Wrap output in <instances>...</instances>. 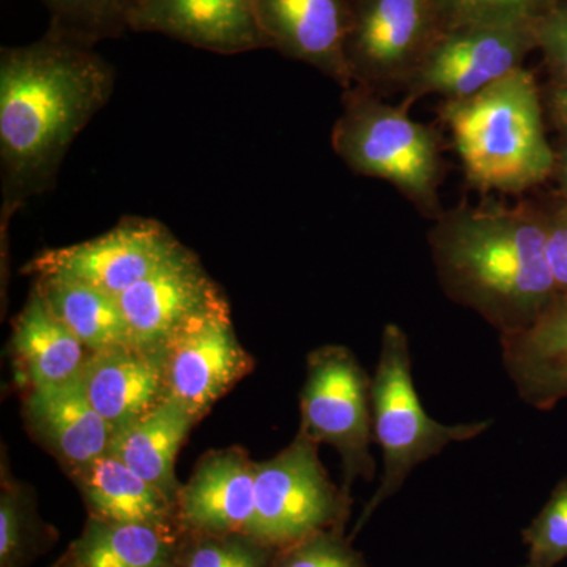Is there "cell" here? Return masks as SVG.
Returning a JSON list of instances; mask_svg holds the SVG:
<instances>
[{"label":"cell","mask_w":567,"mask_h":567,"mask_svg":"<svg viewBox=\"0 0 567 567\" xmlns=\"http://www.w3.org/2000/svg\"><path fill=\"white\" fill-rule=\"evenodd\" d=\"M162 354L164 394L196 420L248 375L254 365L235 334L227 303L182 328L163 346Z\"/></svg>","instance_id":"8fae6325"},{"label":"cell","mask_w":567,"mask_h":567,"mask_svg":"<svg viewBox=\"0 0 567 567\" xmlns=\"http://www.w3.org/2000/svg\"><path fill=\"white\" fill-rule=\"evenodd\" d=\"M33 434L59 457L71 476L110 451L111 425L89 402L81 380L33 388L24 402Z\"/></svg>","instance_id":"ac0fdd59"},{"label":"cell","mask_w":567,"mask_h":567,"mask_svg":"<svg viewBox=\"0 0 567 567\" xmlns=\"http://www.w3.org/2000/svg\"><path fill=\"white\" fill-rule=\"evenodd\" d=\"M52 532L40 524L20 488L6 486L0 496V567H24L52 544Z\"/></svg>","instance_id":"d4e9b609"},{"label":"cell","mask_w":567,"mask_h":567,"mask_svg":"<svg viewBox=\"0 0 567 567\" xmlns=\"http://www.w3.org/2000/svg\"><path fill=\"white\" fill-rule=\"evenodd\" d=\"M33 289L89 352L134 346L125 315L114 295L62 276H39Z\"/></svg>","instance_id":"7402d4cb"},{"label":"cell","mask_w":567,"mask_h":567,"mask_svg":"<svg viewBox=\"0 0 567 567\" xmlns=\"http://www.w3.org/2000/svg\"><path fill=\"white\" fill-rule=\"evenodd\" d=\"M182 536L89 517L66 557L73 567H174Z\"/></svg>","instance_id":"603a6c76"},{"label":"cell","mask_w":567,"mask_h":567,"mask_svg":"<svg viewBox=\"0 0 567 567\" xmlns=\"http://www.w3.org/2000/svg\"><path fill=\"white\" fill-rule=\"evenodd\" d=\"M503 364L518 398L540 412L567 399V295H557L535 322L499 336Z\"/></svg>","instance_id":"e0dca14e"},{"label":"cell","mask_w":567,"mask_h":567,"mask_svg":"<svg viewBox=\"0 0 567 567\" xmlns=\"http://www.w3.org/2000/svg\"><path fill=\"white\" fill-rule=\"evenodd\" d=\"M555 103H557L559 114H561L567 122V85L559 89L557 95H555Z\"/></svg>","instance_id":"1f68e13d"},{"label":"cell","mask_w":567,"mask_h":567,"mask_svg":"<svg viewBox=\"0 0 567 567\" xmlns=\"http://www.w3.org/2000/svg\"><path fill=\"white\" fill-rule=\"evenodd\" d=\"M50 11V29L95 48L130 31L137 0H40Z\"/></svg>","instance_id":"cb8c5ba5"},{"label":"cell","mask_w":567,"mask_h":567,"mask_svg":"<svg viewBox=\"0 0 567 567\" xmlns=\"http://www.w3.org/2000/svg\"><path fill=\"white\" fill-rule=\"evenodd\" d=\"M536 41L567 85V6L548 10L537 20Z\"/></svg>","instance_id":"f546056e"},{"label":"cell","mask_w":567,"mask_h":567,"mask_svg":"<svg viewBox=\"0 0 567 567\" xmlns=\"http://www.w3.org/2000/svg\"><path fill=\"white\" fill-rule=\"evenodd\" d=\"M439 0H352L346 59L353 87L405 84L439 37Z\"/></svg>","instance_id":"9c48e42d"},{"label":"cell","mask_w":567,"mask_h":567,"mask_svg":"<svg viewBox=\"0 0 567 567\" xmlns=\"http://www.w3.org/2000/svg\"><path fill=\"white\" fill-rule=\"evenodd\" d=\"M52 567H73V566H71V565H70V559H69V557H66V554H65V555H63V557H62L61 559H59V561H58V563H55V565H54V566H52Z\"/></svg>","instance_id":"836d02e7"},{"label":"cell","mask_w":567,"mask_h":567,"mask_svg":"<svg viewBox=\"0 0 567 567\" xmlns=\"http://www.w3.org/2000/svg\"><path fill=\"white\" fill-rule=\"evenodd\" d=\"M256 13L270 48L353 87L346 59L352 0H256Z\"/></svg>","instance_id":"4fadbf2b"},{"label":"cell","mask_w":567,"mask_h":567,"mask_svg":"<svg viewBox=\"0 0 567 567\" xmlns=\"http://www.w3.org/2000/svg\"><path fill=\"white\" fill-rule=\"evenodd\" d=\"M466 178L483 192L517 194L546 181L554 151L544 132L535 78L524 66L442 107Z\"/></svg>","instance_id":"3957f363"},{"label":"cell","mask_w":567,"mask_h":567,"mask_svg":"<svg viewBox=\"0 0 567 567\" xmlns=\"http://www.w3.org/2000/svg\"><path fill=\"white\" fill-rule=\"evenodd\" d=\"M80 380L114 435L166 398L162 350L125 346L91 353Z\"/></svg>","instance_id":"2e32d148"},{"label":"cell","mask_w":567,"mask_h":567,"mask_svg":"<svg viewBox=\"0 0 567 567\" xmlns=\"http://www.w3.org/2000/svg\"><path fill=\"white\" fill-rule=\"evenodd\" d=\"M550 0H439L443 31L468 24L537 22Z\"/></svg>","instance_id":"83f0119b"},{"label":"cell","mask_w":567,"mask_h":567,"mask_svg":"<svg viewBox=\"0 0 567 567\" xmlns=\"http://www.w3.org/2000/svg\"><path fill=\"white\" fill-rule=\"evenodd\" d=\"M130 31L159 33L216 54L270 48L256 0H137Z\"/></svg>","instance_id":"5bb4252c"},{"label":"cell","mask_w":567,"mask_h":567,"mask_svg":"<svg viewBox=\"0 0 567 567\" xmlns=\"http://www.w3.org/2000/svg\"><path fill=\"white\" fill-rule=\"evenodd\" d=\"M183 248L156 219L125 218L92 240L44 249L25 264L22 274L33 278L62 276L118 298Z\"/></svg>","instance_id":"30bf717a"},{"label":"cell","mask_w":567,"mask_h":567,"mask_svg":"<svg viewBox=\"0 0 567 567\" xmlns=\"http://www.w3.org/2000/svg\"><path fill=\"white\" fill-rule=\"evenodd\" d=\"M118 303L133 344L162 350L182 328L226 305L227 300L196 254L183 248L173 259L125 290Z\"/></svg>","instance_id":"7c38bea8"},{"label":"cell","mask_w":567,"mask_h":567,"mask_svg":"<svg viewBox=\"0 0 567 567\" xmlns=\"http://www.w3.org/2000/svg\"><path fill=\"white\" fill-rule=\"evenodd\" d=\"M73 477L87 505L89 517L183 535L177 502L112 454L96 458Z\"/></svg>","instance_id":"d6986e66"},{"label":"cell","mask_w":567,"mask_h":567,"mask_svg":"<svg viewBox=\"0 0 567 567\" xmlns=\"http://www.w3.org/2000/svg\"><path fill=\"white\" fill-rule=\"evenodd\" d=\"M548 267L558 295H567V215H543Z\"/></svg>","instance_id":"4dcf8cb0"},{"label":"cell","mask_w":567,"mask_h":567,"mask_svg":"<svg viewBox=\"0 0 567 567\" xmlns=\"http://www.w3.org/2000/svg\"><path fill=\"white\" fill-rule=\"evenodd\" d=\"M371 386L363 365L346 347H322L308 357L300 432L317 445L328 443L338 450L347 492L358 477L369 483L375 476Z\"/></svg>","instance_id":"52a82bcc"},{"label":"cell","mask_w":567,"mask_h":567,"mask_svg":"<svg viewBox=\"0 0 567 567\" xmlns=\"http://www.w3.org/2000/svg\"><path fill=\"white\" fill-rule=\"evenodd\" d=\"M372 431L382 450L383 475L354 525L353 535L368 524L377 507L398 494L413 470L439 456L451 443L468 442L491 429L494 421L447 425L439 423L421 404L412 372L409 338L399 324L383 328L382 350L372 379Z\"/></svg>","instance_id":"277c9868"},{"label":"cell","mask_w":567,"mask_h":567,"mask_svg":"<svg viewBox=\"0 0 567 567\" xmlns=\"http://www.w3.org/2000/svg\"><path fill=\"white\" fill-rule=\"evenodd\" d=\"M271 567H371L363 554L354 550L344 528L317 532L298 543L279 548Z\"/></svg>","instance_id":"f1b7e54d"},{"label":"cell","mask_w":567,"mask_h":567,"mask_svg":"<svg viewBox=\"0 0 567 567\" xmlns=\"http://www.w3.org/2000/svg\"><path fill=\"white\" fill-rule=\"evenodd\" d=\"M559 175H561L563 188H565L567 196V147L563 152L561 162H559Z\"/></svg>","instance_id":"d6a6232c"},{"label":"cell","mask_w":567,"mask_h":567,"mask_svg":"<svg viewBox=\"0 0 567 567\" xmlns=\"http://www.w3.org/2000/svg\"><path fill=\"white\" fill-rule=\"evenodd\" d=\"M196 421L178 402L164 398L112 436L107 453L177 502L182 486L175 477V458Z\"/></svg>","instance_id":"44dd1931"},{"label":"cell","mask_w":567,"mask_h":567,"mask_svg":"<svg viewBox=\"0 0 567 567\" xmlns=\"http://www.w3.org/2000/svg\"><path fill=\"white\" fill-rule=\"evenodd\" d=\"M429 244L447 297L499 336L525 330L557 298L543 213L457 208L439 215Z\"/></svg>","instance_id":"7a4b0ae2"},{"label":"cell","mask_w":567,"mask_h":567,"mask_svg":"<svg viewBox=\"0 0 567 567\" xmlns=\"http://www.w3.org/2000/svg\"><path fill=\"white\" fill-rule=\"evenodd\" d=\"M114 87V66L95 48L54 29L31 44L2 48V230L22 205L55 185L71 144Z\"/></svg>","instance_id":"6da1fadb"},{"label":"cell","mask_w":567,"mask_h":567,"mask_svg":"<svg viewBox=\"0 0 567 567\" xmlns=\"http://www.w3.org/2000/svg\"><path fill=\"white\" fill-rule=\"evenodd\" d=\"M276 551L251 536L183 533L174 567H271Z\"/></svg>","instance_id":"484cf974"},{"label":"cell","mask_w":567,"mask_h":567,"mask_svg":"<svg viewBox=\"0 0 567 567\" xmlns=\"http://www.w3.org/2000/svg\"><path fill=\"white\" fill-rule=\"evenodd\" d=\"M537 44L536 22L468 24L445 29L405 82L406 102L424 95L462 100L520 69Z\"/></svg>","instance_id":"ba28073f"},{"label":"cell","mask_w":567,"mask_h":567,"mask_svg":"<svg viewBox=\"0 0 567 567\" xmlns=\"http://www.w3.org/2000/svg\"><path fill=\"white\" fill-rule=\"evenodd\" d=\"M522 537L528 546V561L522 567H555L567 559V476L551 491Z\"/></svg>","instance_id":"4316f807"},{"label":"cell","mask_w":567,"mask_h":567,"mask_svg":"<svg viewBox=\"0 0 567 567\" xmlns=\"http://www.w3.org/2000/svg\"><path fill=\"white\" fill-rule=\"evenodd\" d=\"M346 92L331 134L342 162L353 173L391 183L421 210H439L442 156L435 133L413 121L405 104L391 106L357 85Z\"/></svg>","instance_id":"5b68a950"},{"label":"cell","mask_w":567,"mask_h":567,"mask_svg":"<svg viewBox=\"0 0 567 567\" xmlns=\"http://www.w3.org/2000/svg\"><path fill=\"white\" fill-rule=\"evenodd\" d=\"M11 347L31 390L80 379L91 357L35 289L14 320Z\"/></svg>","instance_id":"ffe728a7"},{"label":"cell","mask_w":567,"mask_h":567,"mask_svg":"<svg viewBox=\"0 0 567 567\" xmlns=\"http://www.w3.org/2000/svg\"><path fill=\"white\" fill-rule=\"evenodd\" d=\"M303 434L270 461L256 464L252 537L279 550L322 529L346 528L349 492L339 491Z\"/></svg>","instance_id":"8992f818"},{"label":"cell","mask_w":567,"mask_h":567,"mask_svg":"<svg viewBox=\"0 0 567 567\" xmlns=\"http://www.w3.org/2000/svg\"><path fill=\"white\" fill-rule=\"evenodd\" d=\"M256 464L238 447L205 454L177 498L183 533L252 537Z\"/></svg>","instance_id":"9a60e30c"}]
</instances>
